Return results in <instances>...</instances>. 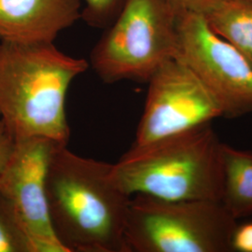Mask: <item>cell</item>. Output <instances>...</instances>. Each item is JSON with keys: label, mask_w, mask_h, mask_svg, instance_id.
I'll return each mask as SVG.
<instances>
[{"label": "cell", "mask_w": 252, "mask_h": 252, "mask_svg": "<svg viewBox=\"0 0 252 252\" xmlns=\"http://www.w3.org/2000/svg\"><path fill=\"white\" fill-rule=\"evenodd\" d=\"M112 163L57 145L49 163L46 196L54 234L66 252H127L131 196L112 177Z\"/></svg>", "instance_id": "1"}, {"label": "cell", "mask_w": 252, "mask_h": 252, "mask_svg": "<svg viewBox=\"0 0 252 252\" xmlns=\"http://www.w3.org/2000/svg\"><path fill=\"white\" fill-rule=\"evenodd\" d=\"M89 66L87 60L64 54L54 42L0 40V121L16 142L44 137L67 145L66 94Z\"/></svg>", "instance_id": "2"}, {"label": "cell", "mask_w": 252, "mask_h": 252, "mask_svg": "<svg viewBox=\"0 0 252 252\" xmlns=\"http://www.w3.org/2000/svg\"><path fill=\"white\" fill-rule=\"evenodd\" d=\"M222 146L211 123L150 144L134 147L112 164L127 195L173 201L220 202Z\"/></svg>", "instance_id": "3"}, {"label": "cell", "mask_w": 252, "mask_h": 252, "mask_svg": "<svg viewBox=\"0 0 252 252\" xmlns=\"http://www.w3.org/2000/svg\"><path fill=\"white\" fill-rule=\"evenodd\" d=\"M237 220L220 202L132 195L127 252H231Z\"/></svg>", "instance_id": "4"}, {"label": "cell", "mask_w": 252, "mask_h": 252, "mask_svg": "<svg viewBox=\"0 0 252 252\" xmlns=\"http://www.w3.org/2000/svg\"><path fill=\"white\" fill-rule=\"evenodd\" d=\"M178 14L164 0H125L93 48L89 64L105 83L148 82L176 57Z\"/></svg>", "instance_id": "5"}, {"label": "cell", "mask_w": 252, "mask_h": 252, "mask_svg": "<svg viewBox=\"0 0 252 252\" xmlns=\"http://www.w3.org/2000/svg\"><path fill=\"white\" fill-rule=\"evenodd\" d=\"M176 57L194 73L220 104L223 117L252 113V63L208 27L202 14L178 16Z\"/></svg>", "instance_id": "6"}, {"label": "cell", "mask_w": 252, "mask_h": 252, "mask_svg": "<svg viewBox=\"0 0 252 252\" xmlns=\"http://www.w3.org/2000/svg\"><path fill=\"white\" fill-rule=\"evenodd\" d=\"M147 83L144 111L136 129L134 147L179 135L223 117L212 94L177 58L163 63Z\"/></svg>", "instance_id": "7"}, {"label": "cell", "mask_w": 252, "mask_h": 252, "mask_svg": "<svg viewBox=\"0 0 252 252\" xmlns=\"http://www.w3.org/2000/svg\"><path fill=\"white\" fill-rule=\"evenodd\" d=\"M57 145L44 137L17 141L0 175V194L9 201L35 252H66L54 234L46 196L47 172Z\"/></svg>", "instance_id": "8"}, {"label": "cell", "mask_w": 252, "mask_h": 252, "mask_svg": "<svg viewBox=\"0 0 252 252\" xmlns=\"http://www.w3.org/2000/svg\"><path fill=\"white\" fill-rule=\"evenodd\" d=\"M81 11V0H0V40L53 43Z\"/></svg>", "instance_id": "9"}, {"label": "cell", "mask_w": 252, "mask_h": 252, "mask_svg": "<svg viewBox=\"0 0 252 252\" xmlns=\"http://www.w3.org/2000/svg\"><path fill=\"white\" fill-rule=\"evenodd\" d=\"M220 203L237 220L252 215V152L223 143Z\"/></svg>", "instance_id": "10"}, {"label": "cell", "mask_w": 252, "mask_h": 252, "mask_svg": "<svg viewBox=\"0 0 252 252\" xmlns=\"http://www.w3.org/2000/svg\"><path fill=\"white\" fill-rule=\"evenodd\" d=\"M203 16L214 33L252 63V0H220Z\"/></svg>", "instance_id": "11"}, {"label": "cell", "mask_w": 252, "mask_h": 252, "mask_svg": "<svg viewBox=\"0 0 252 252\" xmlns=\"http://www.w3.org/2000/svg\"><path fill=\"white\" fill-rule=\"evenodd\" d=\"M0 252H35L9 201L0 194Z\"/></svg>", "instance_id": "12"}, {"label": "cell", "mask_w": 252, "mask_h": 252, "mask_svg": "<svg viewBox=\"0 0 252 252\" xmlns=\"http://www.w3.org/2000/svg\"><path fill=\"white\" fill-rule=\"evenodd\" d=\"M125 0H83L81 19L90 27L106 28L116 17Z\"/></svg>", "instance_id": "13"}, {"label": "cell", "mask_w": 252, "mask_h": 252, "mask_svg": "<svg viewBox=\"0 0 252 252\" xmlns=\"http://www.w3.org/2000/svg\"><path fill=\"white\" fill-rule=\"evenodd\" d=\"M178 16L182 13H197L204 15L220 0H164Z\"/></svg>", "instance_id": "14"}, {"label": "cell", "mask_w": 252, "mask_h": 252, "mask_svg": "<svg viewBox=\"0 0 252 252\" xmlns=\"http://www.w3.org/2000/svg\"><path fill=\"white\" fill-rule=\"evenodd\" d=\"M16 141L0 121V175L5 170L14 153Z\"/></svg>", "instance_id": "15"}, {"label": "cell", "mask_w": 252, "mask_h": 252, "mask_svg": "<svg viewBox=\"0 0 252 252\" xmlns=\"http://www.w3.org/2000/svg\"><path fill=\"white\" fill-rule=\"evenodd\" d=\"M234 252H252V222L236 225L233 234Z\"/></svg>", "instance_id": "16"}]
</instances>
